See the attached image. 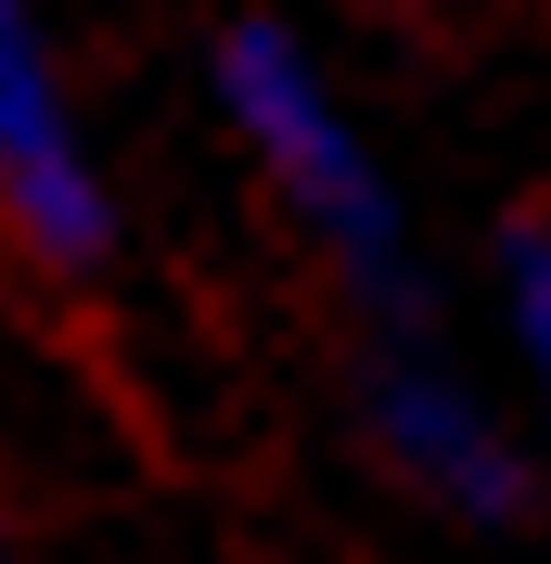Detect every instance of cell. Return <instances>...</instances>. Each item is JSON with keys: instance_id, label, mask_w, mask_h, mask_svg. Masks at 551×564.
I'll return each mask as SVG.
<instances>
[{"instance_id": "cell-1", "label": "cell", "mask_w": 551, "mask_h": 564, "mask_svg": "<svg viewBox=\"0 0 551 564\" xmlns=\"http://www.w3.org/2000/svg\"><path fill=\"white\" fill-rule=\"evenodd\" d=\"M206 90H218V129H231L244 167H257V193L282 206V231L334 270L346 321H359V334L436 321V270H423L411 193H398V167L372 154V129H359V104L334 90V65L309 52V26L231 13V26L206 39Z\"/></svg>"}, {"instance_id": "cell-2", "label": "cell", "mask_w": 551, "mask_h": 564, "mask_svg": "<svg viewBox=\"0 0 551 564\" xmlns=\"http://www.w3.org/2000/svg\"><path fill=\"white\" fill-rule=\"evenodd\" d=\"M346 411H359V449H372L423 513H449V527H475V539L539 527V436L449 359L436 321H411V334H359Z\"/></svg>"}, {"instance_id": "cell-3", "label": "cell", "mask_w": 551, "mask_h": 564, "mask_svg": "<svg viewBox=\"0 0 551 564\" xmlns=\"http://www.w3.org/2000/svg\"><path fill=\"white\" fill-rule=\"evenodd\" d=\"M0 231L52 282H104L129 245V206L104 180V141L77 116V77L39 0H0Z\"/></svg>"}, {"instance_id": "cell-4", "label": "cell", "mask_w": 551, "mask_h": 564, "mask_svg": "<svg viewBox=\"0 0 551 564\" xmlns=\"http://www.w3.org/2000/svg\"><path fill=\"white\" fill-rule=\"evenodd\" d=\"M487 308H500V347H514V372H526V436L551 449V218H514V231H500Z\"/></svg>"}, {"instance_id": "cell-5", "label": "cell", "mask_w": 551, "mask_h": 564, "mask_svg": "<svg viewBox=\"0 0 551 564\" xmlns=\"http://www.w3.org/2000/svg\"><path fill=\"white\" fill-rule=\"evenodd\" d=\"M0 564H13V527H0Z\"/></svg>"}]
</instances>
